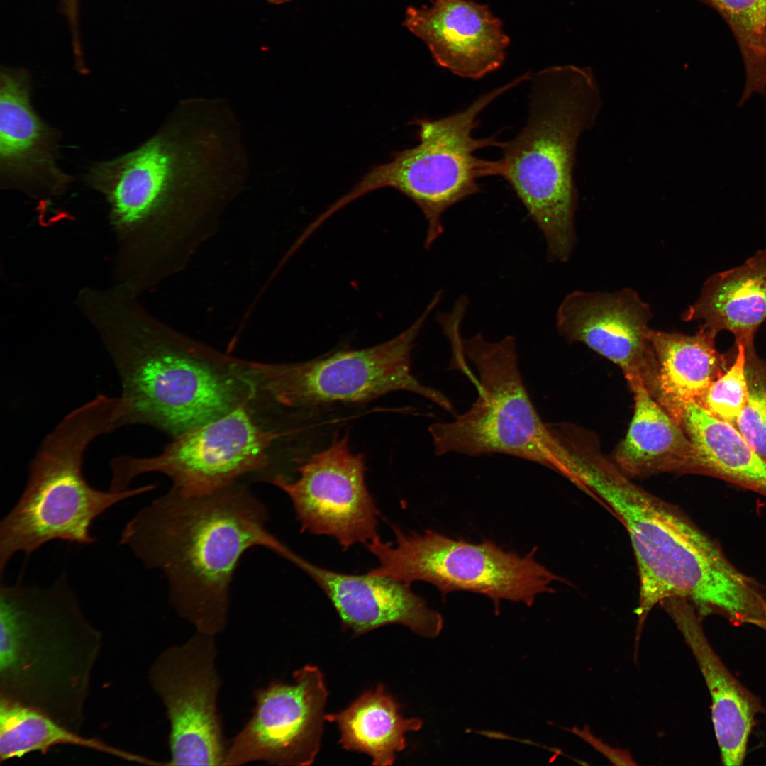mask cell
<instances>
[{
    "instance_id": "obj_1",
    "label": "cell",
    "mask_w": 766,
    "mask_h": 766,
    "mask_svg": "<svg viewBox=\"0 0 766 766\" xmlns=\"http://www.w3.org/2000/svg\"><path fill=\"white\" fill-rule=\"evenodd\" d=\"M139 299L111 284L85 285L74 298L119 377L121 427L150 426L174 437L253 400L250 362L172 328Z\"/></svg>"
},
{
    "instance_id": "obj_2",
    "label": "cell",
    "mask_w": 766,
    "mask_h": 766,
    "mask_svg": "<svg viewBox=\"0 0 766 766\" xmlns=\"http://www.w3.org/2000/svg\"><path fill=\"white\" fill-rule=\"evenodd\" d=\"M267 519L265 504L240 482L204 494L171 488L127 522L120 545L164 574L181 617L216 635L226 624L243 553L262 546L286 558L291 550L267 529Z\"/></svg>"
},
{
    "instance_id": "obj_3",
    "label": "cell",
    "mask_w": 766,
    "mask_h": 766,
    "mask_svg": "<svg viewBox=\"0 0 766 766\" xmlns=\"http://www.w3.org/2000/svg\"><path fill=\"white\" fill-rule=\"evenodd\" d=\"M571 482L604 504L629 534L638 567L636 642L653 608L680 598L703 617L738 609L753 589L720 546L675 507L637 486L592 441L577 445Z\"/></svg>"
},
{
    "instance_id": "obj_4",
    "label": "cell",
    "mask_w": 766,
    "mask_h": 766,
    "mask_svg": "<svg viewBox=\"0 0 766 766\" xmlns=\"http://www.w3.org/2000/svg\"><path fill=\"white\" fill-rule=\"evenodd\" d=\"M179 152L166 131L91 164L86 185L107 205L111 284L141 296L187 266L220 228V211L179 190Z\"/></svg>"
},
{
    "instance_id": "obj_5",
    "label": "cell",
    "mask_w": 766,
    "mask_h": 766,
    "mask_svg": "<svg viewBox=\"0 0 766 766\" xmlns=\"http://www.w3.org/2000/svg\"><path fill=\"white\" fill-rule=\"evenodd\" d=\"M102 635L62 574L52 585H0V698L79 732Z\"/></svg>"
},
{
    "instance_id": "obj_6",
    "label": "cell",
    "mask_w": 766,
    "mask_h": 766,
    "mask_svg": "<svg viewBox=\"0 0 766 766\" xmlns=\"http://www.w3.org/2000/svg\"><path fill=\"white\" fill-rule=\"evenodd\" d=\"M528 114L521 131L503 142V177L536 223L550 261H567L575 243L577 144L594 125L602 96L592 68H545L531 78Z\"/></svg>"
},
{
    "instance_id": "obj_7",
    "label": "cell",
    "mask_w": 766,
    "mask_h": 766,
    "mask_svg": "<svg viewBox=\"0 0 766 766\" xmlns=\"http://www.w3.org/2000/svg\"><path fill=\"white\" fill-rule=\"evenodd\" d=\"M118 397L98 394L74 409L41 441L24 489L0 523V574L17 553L30 557L47 543L96 541L94 520L115 504L154 484L121 492L91 486L83 474L85 453L98 437L120 428Z\"/></svg>"
},
{
    "instance_id": "obj_8",
    "label": "cell",
    "mask_w": 766,
    "mask_h": 766,
    "mask_svg": "<svg viewBox=\"0 0 766 766\" xmlns=\"http://www.w3.org/2000/svg\"><path fill=\"white\" fill-rule=\"evenodd\" d=\"M528 73L479 96L466 109L438 118L416 119L418 144L394 154L393 160L373 167L348 194L333 203V215L349 203L372 191L391 187L413 201L421 210L427 229L424 241L429 248L443 233L442 216L450 206L481 191L478 180L501 177V160L477 157L478 150L499 147L496 136L474 138L478 116L500 96L528 79Z\"/></svg>"
},
{
    "instance_id": "obj_9",
    "label": "cell",
    "mask_w": 766,
    "mask_h": 766,
    "mask_svg": "<svg viewBox=\"0 0 766 766\" xmlns=\"http://www.w3.org/2000/svg\"><path fill=\"white\" fill-rule=\"evenodd\" d=\"M463 349L478 374V395L454 421L429 427L435 454L509 455L567 478L572 459L531 400L519 371L514 337L493 342L477 333L463 339Z\"/></svg>"
},
{
    "instance_id": "obj_10",
    "label": "cell",
    "mask_w": 766,
    "mask_h": 766,
    "mask_svg": "<svg viewBox=\"0 0 766 766\" xmlns=\"http://www.w3.org/2000/svg\"><path fill=\"white\" fill-rule=\"evenodd\" d=\"M440 300L434 295L407 329L377 345L339 350L299 362H250L255 400L262 406L301 410L365 403L390 392L406 391L453 413L446 396L423 384L411 371L414 343Z\"/></svg>"
},
{
    "instance_id": "obj_11",
    "label": "cell",
    "mask_w": 766,
    "mask_h": 766,
    "mask_svg": "<svg viewBox=\"0 0 766 766\" xmlns=\"http://www.w3.org/2000/svg\"><path fill=\"white\" fill-rule=\"evenodd\" d=\"M394 543L379 536L366 544L378 566L367 574L408 584L417 581L435 586L443 596L455 591L482 594L496 609L501 600L531 606L559 578L534 558L506 551L494 543L455 540L431 530L406 533L394 528Z\"/></svg>"
},
{
    "instance_id": "obj_12",
    "label": "cell",
    "mask_w": 766,
    "mask_h": 766,
    "mask_svg": "<svg viewBox=\"0 0 766 766\" xmlns=\"http://www.w3.org/2000/svg\"><path fill=\"white\" fill-rule=\"evenodd\" d=\"M264 414L251 401L174 436L157 455L113 457L109 489H128L135 477L149 472L166 475L172 489L189 494L211 492L246 476L267 479L280 434L267 425Z\"/></svg>"
},
{
    "instance_id": "obj_13",
    "label": "cell",
    "mask_w": 766,
    "mask_h": 766,
    "mask_svg": "<svg viewBox=\"0 0 766 766\" xmlns=\"http://www.w3.org/2000/svg\"><path fill=\"white\" fill-rule=\"evenodd\" d=\"M215 635L199 632L161 653L149 680L170 721V765H223L227 748L217 712L221 679Z\"/></svg>"
},
{
    "instance_id": "obj_14",
    "label": "cell",
    "mask_w": 766,
    "mask_h": 766,
    "mask_svg": "<svg viewBox=\"0 0 766 766\" xmlns=\"http://www.w3.org/2000/svg\"><path fill=\"white\" fill-rule=\"evenodd\" d=\"M296 472L294 481L277 474L270 482L287 494L303 531L331 536L343 550L379 536L364 455L350 450L348 435L311 455Z\"/></svg>"
},
{
    "instance_id": "obj_15",
    "label": "cell",
    "mask_w": 766,
    "mask_h": 766,
    "mask_svg": "<svg viewBox=\"0 0 766 766\" xmlns=\"http://www.w3.org/2000/svg\"><path fill=\"white\" fill-rule=\"evenodd\" d=\"M292 677V684L274 681L256 691L253 714L231 740L223 765L313 762L320 749L328 692L316 666L305 665Z\"/></svg>"
},
{
    "instance_id": "obj_16",
    "label": "cell",
    "mask_w": 766,
    "mask_h": 766,
    "mask_svg": "<svg viewBox=\"0 0 766 766\" xmlns=\"http://www.w3.org/2000/svg\"><path fill=\"white\" fill-rule=\"evenodd\" d=\"M32 78L21 67L0 69V187L45 206L74 178L59 165L61 133L36 112Z\"/></svg>"
},
{
    "instance_id": "obj_17",
    "label": "cell",
    "mask_w": 766,
    "mask_h": 766,
    "mask_svg": "<svg viewBox=\"0 0 766 766\" xmlns=\"http://www.w3.org/2000/svg\"><path fill=\"white\" fill-rule=\"evenodd\" d=\"M650 306L632 289L615 292L574 291L556 313L559 333L582 343L616 365L628 386L641 383L654 398L657 363L648 339Z\"/></svg>"
},
{
    "instance_id": "obj_18",
    "label": "cell",
    "mask_w": 766,
    "mask_h": 766,
    "mask_svg": "<svg viewBox=\"0 0 766 766\" xmlns=\"http://www.w3.org/2000/svg\"><path fill=\"white\" fill-rule=\"evenodd\" d=\"M404 25L428 48L440 67L479 79L499 69L509 38L487 5L470 0H433L409 6Z\"/></svg>"
},
{
    "instance_id": "obj_19",
    "label": "cell",
    "mask_w": 766,
    "mask_h": 766,
    "mask_svg": "<svg viewBox=\"0 0 766 766\" xmlns=\"http://www.w3.org/2000/svg\"><path fill=\"white\" fill-rule=\"evenodd\" d=\"M294 564L321 588L342 625L354 635L399 624L419 635L435 638L443 628L442 616L430 609L410 584L367 573L338 572L316 565L299 555Z\"/></svg>"
},
{
    "instance_id": "obj_20",
    "label": "cell",
    "mask_w": 766,
    "mask_h": 766,
    "mask_svg": "<svg viewBox=\"0 0 766 766\" xmlns=\"http://www.w3.org/2000/svg\"><path fill=\"white\" fill-rule=\"evenodd\" d=\"M660 605L682 633L708 688L721 763L742 765L757 715L764 711L760 697L745 687L723 663L704 632L703 618L689 601L672 598Z\"/></svg>"
},
{
    "instance_id": "obj_21",
    "label": "cell",
    "mask_w": 766,
    "mask_h": 766,
    "mask_svg": "<svg viewBox=\"0 0 766 766\" xmlns=\"http://www.w3.org/2000/svg\"><path fill=\"white\" fill-rule=\"evenodd\" d=\"M682 319L701 321V326L716 334L728 331L736 345L755 349V333L766 320V250L737 267L711 276Z\"/></svg>"
},
{
    "instance_id": "obj_22",
    "label": "cell",
    "mask_w": 766,
    "mask_h": 766,
    "mask_svg": "<svg viewBox=\"0 0 766 766\" xmlns=\"http://www.w3.org/2000/svg\"><path fill=\"white\" fill-rule=\"evenodd\" d=\"M629 387L634 411L627 433L615 450V464L629 477L694 474L696 452L682 426L643 384Z\"/></svg>"
},
{
    "instance_id": "obj_23",
    "label": "cell",
    "mask_w": 766,
    "mask_h": 766,
    "mask_svg": "<svg viewBox=\"0 0 766 766\" xmlns=\"http://www.w3.org/2000/svg\"><path fill=\"white\" fill-rule=\"evenodd\" d=\"M716 335L701 326L692 335L648 331L657 363L655 399L680 425L687 404L697 401L727 370L716 348Z\"/></svg>"
},
{
    "instance_id": "obj_24",
    "label": "cell",
    "mask_w": 766,
    "mask_h": 766,
    "mask_svg": "<svg viewBox=\"0 0 766 766\" xmlns=\"http://www.w3.org/2000/svg\"><path fill=\"white\" fill-rule=\"evenodd\" d=\"M681 426L696 452L694 474L717 477L766 496V461L733 425L692 401L684 410Z\"/></svg>"
},
{
    "instance_id": "obj_25",
    "label": "cell",
    "mask_w": 766,
    "mask_h": 766,
    "mask_svg": "<svg viewBox=\"0 0 766 766\" xmlns=\"http://www.w3.org/2000/svg\"><path fill=\"white\" fill-rule=\"evenodd\" d=\"M401 706L379 684L362 693L347 709L326 714L340 731L339 743L346 750L364 753L376 766H390L396 753L406 748L405 734L419 730L423 724L416 718H405Z\"/></svg>"
},
{
    "instance_id": "obj_26",
    "label": "cell",
    "mask_w": 766,
    "mask_h": 766,
    "mask_svg": "<svg viewBox=\"0 0 766 766\" xmlns=\"http://www.w3.org/2000/svg\"><path fill=\"white\" fill-rule=\"evenodd\" d=\"M57 745L87 748L135 763L157 765L142 755L86 737L28 706L0 698V762L33 752L46 753Z\"/></svg>"
},
{
    "instance_id": "obj_27",
    "label": "cell",
    "mask_w": 766,
    "mask_h": 766,
    "mask_svg": "<svg viewBox=\"0 0 766 766\" xmlns=\"http://www.w3.org/2000/svg\"><path fill=\"white\" fill-rule=\"evenodd\" d=\"M731 30L743 62L745 83L740 100L766 92V0H699Z\"/></svg>"
},
{
    "instance_id": "obj_28",
    "label": "cell",
    "mask_w": 766,
    "mask_h": 766,
    "mask_svg": "<svg viewBox=\"0 0 766 766\" xmlns=\"http://www.w3.org/2000/svg\"><path fill=\"white\" fill-rule=\"evenodd\" d=\"M745 374L748 397L734 426L766 461V366L755 349L746 350Z\"/></svg>"
},
{
    "instance_id": "obj_29",
    "label": "cell",
    "mask_w": 766,
    "mask_h": 766,
    "mask_svg": "<svg viewBox=\"0 0 766 766\" xmlns=\"http://www.w3.org/2000/svg\"><path fill=\"white\" fill-rule=\"evenodd\" d=\"M733 365L714 380L696 401L715 418L735 426L748 397L746 349L736 345Z\"/></svg>"
},
{
    "instance_id": "obj_30",
    "label": "cell",
    "mask_w": 766,
    "mask_h": 766,
    "mask_svg": "<svg viewBox=\"0 0 766 766\" xmlns=\"http://www.w3.org/2000/svg\"><path fill=\"white\" fill-rule=\"evenodd\" d=\"M467 304V298L460 296L455 302L451 311L438 314L437 321L450 345L452 367L459 370L466 374L475 385L477 384V377L467 365V360L463 350V339L461 336L460 330Z\"/></svg>"
},
{
    "instance_id": "obj_31",
    "label": "cell",
    "mask_w": 766,
    "mask_h": 766,
    "mask_svg": "<svg viewBox=\"0 0 766 766\" xmlns=\"http://www.w3.org/2000/svg\"><path fill=\"white\" fill-rule=\"evenodd\" d=\"M570 731L584 739L596 750L604 755L614 765H635V762L633 761L628 750L620 748H613L608 745H605L601 740L594 736L591 732H589L587 727H584L583 729H579L574 727Z\"/></svg>"
},
{
    "instance_id": "obj_32",
    "label": "cell",
    "mask_w": 766,
    "mask_h": 766,
    "mask_svg": "<svg viewBox=\"0 0 766 766\" xmlns=\"http://www.w3.org/2000/svg\"><path fill=\"white\" fill-rule=\"evenodd\" d=\"M60 1L69 24L72 44L78 47L82 44L79 26V0Z\"/></svg>"
},
{
    "instance_id": "obj_33",
    "label": "cell",
    "mask_w": 766,
    "mask_h": 766,
    "mask_svg": "<svg viewBox=\"0 0 766 766\" xmlns=\"http://www.w3.org/2000/svg\"><path fill=\"white\" fill-rule=\"evenodd\" d=\"M268 2L274 4H282L288 2L291 0H267Z\"/></svg>"
}]
</instances>
